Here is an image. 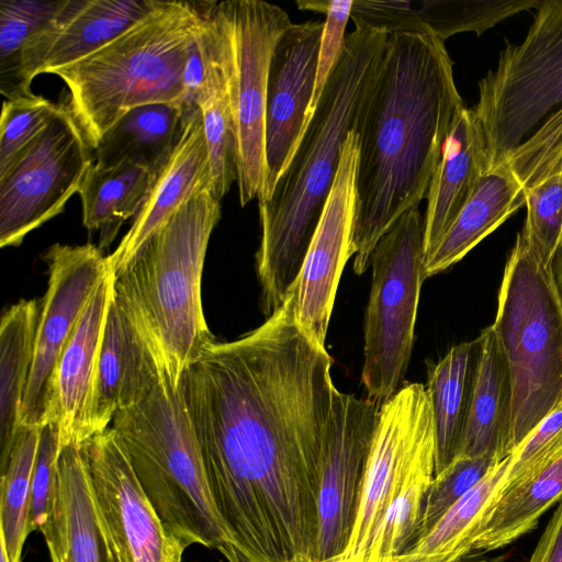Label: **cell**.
<instances>
[{"mask_svg": "<svg viewBox=\"0 0 562 562\" xmlns=\"http://www.w3.org/2000/svg\"><path fill=\"white\" fill-rule=\"evenodd\" d=\"M293 291L256 329L209 341L179 382L211 495L239 562H316L336 387Z\"/></svg>", "mask_w": 562, "mask_h": 562, "instance_id": "1", "label": "cell"}, {"mask_svg": "<svg viewBox=\"0 0 562 562\" xmlns=\"http://www.w3.org/2000/svg\"><path fill=\"white\" fill-rule=\"evenodd\" d=\"M463 104L443 41L429 33L389 34L381 72L356 130L357 202L349 245L355 273L370 268L380 238L427 198Z\"/></svg>", "mask_w": 562, "mask_h": 562, "instance_id": "2", "label": "cell"}, {"mask_svg": "<svg viewBox=\"0 0 562 562\" xmlns=\"http://www.w3.org/2000/svg\"><path fill=\"white\" fill-rule=\"evenodd\" d=\"M389 34L356 27L271 195L258 200L256 270L266 317L288 299L331 190L341 147L357 130L382 69Z\"/></svg>", "mask_w": 562, "mask_h": 562, "instance_id": "3", "label": "cell"}, {"mask_svg": "<svg viewBox=\"0 0 562 562\" xmlns=\"http://www.w3.org/2000/svg\"><path fill=\"white\" fill-rule=\"evenodd\" d=\"M220 218L221 200L206 184L115 276L116 303L177 387L189 363L215 338L205 322L201 282Z\"/></svg>", "mask_w": 562, "mask_h": 562, "instance_id": "4", "label": "cell"}, {"mask_svg": "<svg viewBox=\"0 0 562 562\" xmlns=\"http://www.w3.org/2000/svg\"><path fill=\"white\" fill-rule=\"evenodd\" d=\"M201 20L202 2L156 0L116 37L53 72L65 82V103L93 150L134 108L186 105L183 72Z\"/></svg>", "mask_w": 562, "mask_h": 562, "instance_id": "5", "label": "cell"}, {"mask_svg": "<svg viewBox=\"0 0 562 562\" xmlns=\"http://www.w3.org/2000/svg\"><path fill=\"white\" fill-rule=\"evenodd\" d=\"M111 425L169 532L186 548L201 544L239 562L211 495L179 387L165 375L145 401L117 412Z\"/></svg>", "mask_w": 562, "mask_h": 562, "instance_id": "6", "label": "cell"}, {"mask_svg": "<svg viewBox=\"0 0 562 562\" xmlns=\"http://www.w3.org/2000/svg\"><path fill=\"white\" fill-rule=\"evenodd\" d=\"M491 326L512 379L515 452L562 400V297L552 267L520 233L505 265Z\"/></svg>", "mask_w": 562, "mask_h": 562, "instance_id": "7", "label": "cell"}, {"mask_svg": "<svg viewBox=\"0 0 562 562\" xmlns=\"http://www.w3.org/2000/svg\"><path fill=\"white\" fill-rule=\"evenodd\" d=\"M562 105V0H544L522 42L507 44L479 81L473 109L485 138L488 169L510 155Z\"/></svg>", "mask_w": 562, "mask_h": 562, "instance_id": "8", "label": "cell"}, {"mask_svg": "<svg viewBox=\"0 0 562 562\" xmlns=\"http://www.w3.org/2000/svg\"><path fill=\"white\" fill-rule=\"evenodd\" d=\"M424 216L412 206L378 241L371 259L364 315L361 382L383 404L403 385L408 369L422 283Z\"/></svg>", "mask_w": 562, "mask_h": 562, "instance_id": "9", "label": "cell"}, {"mask_svg": "<svg viewBox=\"0 0 562 562\" xmlns=\"http://www.w3.org/2000/svg\"><path fill=\"white\" fill-rule=\"evenodd\" d=\"M236 144L240 206L263 195L267 87L271 57L291 26L288 12L260 0L216 1Z\"/></svg>", "mask_w": 562, "mask_h": 562, "instance_id": "10", "label": "cell"}, {"mask_svg": "<svg viewBox=\"0 0 562 562\" xmlns=\"http://www.w3.org/2000/svg\"><path fill=\"white\" fill-rule=\"evenodd\" d=\"M94 160L66 103L0 171V246L16 247L65 209Z\"/></svg>", "mask_w": 562, "mask_h": 562, "instance_id": "11", "label": "cell"}, {"mask_svg": "<svg viewBox=\"0 0 562 562\" xmlns=\"http://www.w3.org/2000/svg\"><path fill=\"white\" fill-rule=\"evenodd\" d=\"M435 464L430 397L423 383L403 385L379 412L359 508L345 552L333 562H364L373 533L407 482Z\"/></svg>", "mask_w": 562, "mask_h": 562, "instance_id": "12", "label": "cell"}, {"mask_svg": "<svg viewBox=\"0 0 562 562\" xmlns=\"http://www.w3.org/2000/svg\"><path fill=\"white\" fill-rule=\"evenodd\" d=\"M44 260L48 284L20 413V425L37 428L55 422V379L60 357L91 295L110 270L102 250L91 243H56L47 249Z\"/></svg>", "mask_w": 562, "mask_h": 562, "instance_id": "13", "label": "cell"}, {"mask_svg": "<svg viewBox=\"0 0 562 562\" xmlns=\"http://www.w3.org/2000/svg\"><path fill=\"white\" fill-rule=\"evenodd\" d=\"M80 450L119 562H182L186 546L162 522L116 431L109 427Z\"/></svg>", "mask_w": 562, "mask_h": 562, "instance_id": "14", "label": "cell"}, {"mask_svg": "<svg viewBox=\"0 0 562 562\" xmlns=\"http://www.w3.org/2000/svg\"><path fill=\"white\" fill-rule=\"evenodd\" d=\"M381 405L335 392L318 496L316 562L335 561L348 546Z\"/></svg>", "mask_w": 562, "mask_h": 562, "instance_id": "15", "label": "cell"}, {"mask_svg": "<svg viewBox=\"0 0 562 562\" xmlns=\"http://www.w3.org/2000/svg\"><path fill=\"white\" fill-rule=\"evenodd\" d=\"M358 157L359 138L351 131L342 144L331 190L292 289L297 323L321 346H325L340 274L350 258Z\"/></svg>", "mask_w": 562, "mask_h": 562, "instance_id": "16", "label": "cell"}, {"mask_svg": "<svg viewBox=\"0 0 562 562\" xmlns=\"http://www.w3.org/2000/svg\"><path fill=\"white\" fill-rule=\"evenodd\" d=\"M324 21L291 26L279 38L271 57L266 103L265 149L268 199L291 160L304 132L315 88Z\"/></svg>", "mask_w": 562, "mask_h": 562, "instance_id": "17", "label": "cell"}, {"mask_svg": "<svg viewBox=\"0 0 562 562\" xmlns=\"http://www.w3.org/2000/svg\"><path fill=\"white\" fill-rule=\"evenodd\" d=\"M211 184L207 144L201 112L189 108L181 133L169 154L150 171L147 191L113 252L109 269L122 272L177 211L202 187Z\"/></svg>", "mask_w": 562, "mask_h": 562, "instance_id": "18", "label": "cell"}, {"mask_svg": "<svg viewBox=\"0 0 562 562\" xmlns=\"http://www.w3.org/2000/svg\"><path fill=\"white\" fill-rule=\"evenodd\" d=\"M156 0H61L55 15L26 42L21 77L31 90L41 74L76 63L93 53L155 5Z\"/></svg>", "mask_w": 562, "mask_h": 562, "instance_id": "19", "label": "cell"}, {"mask_svg": "<svg viewBox=\"0 0 562 562\" xmlns=\"http://www.w3.org/2000/svg\"><path fill=\"white\" fill-rule=\"evenodd\" d=\"M115 274L109 270L91 295L64 352L55 379V423L60 449L82 446L99 434L95 385Z\"/></svg>", "mask_w": 562, "mask_h": 562, "instance_id": "20", "label": "cell"}, {"mask_svg": "<svg viewBox=\"0 0 562 562\" xmlns=\"http://www.w3.org/2000/svg\"><path fill=\"white\" fill-rule=\"evenodd\" d=\"M41 532L50 562H119L80 446L60 449L53 510Z\"/></svg>", "mask_w": 562, "mask_h": 562, "instance_id": "21", "label": "cell"}, {"mask_svg": "<svg viewBox=\"0 0 562 562\" xmlns=\"http://www.w3.org/2000/svg\"><path fill=\"white\" fill-rule=\"evenodd\" d=\"M487 170L481 124L473 109L463 104L456 114L427 192L424 261L435 250Z\"/></svg>", "mask_w": 562, "mask_h": 562, "instance_id": "22", "label": "cell"}, {"mask_svg": "<svg viewBox=\"0 0 562 562\" xmlns=\"http://www.w3.org/2000/svg\"><path fill=\"white\" fill-rule=\"evenodd\" d=\"M165 375L113 295L97 372L95 418L99 434L109 428L117 412L145 401Z\"/></svg>", "mask_w": 562, "mask_h": 562, "instance_id": "23", "label": "cell"}, {"mask_svg": "<svg viewBox=\"0 0 562 562\" xmlns=\"http://www.w3.org/2000/svg\"><path fill=\"white\" fill-rule=\"evenodd\" d=\"M477 338V368L458 457L483 456L503 460L514 452L509 368L492 326L483 329Z\"/></svg>", "mask_w": 562, "mask_h": 562, "instance_id": "24", "label": "cell"}, {"mask_svg": "<svg viewBox=\"0 0 562 562\" xmlns=\"http://www.w3.org/2000/svg\"><path fill=\"white\" fill-rule=\"evenodd\" d=\"M525 203L524 187L509 165L505 161L490 168L435 250L423 262V280L460 261Z\"/></svg>", "mask_w": 562, "mask_h": 562, "instance_id": "25", "label": "cell"}, {"mask_svg": "<svg viewBox=\"0 0 562 562\" xmlns=\"http://www.w3.org/2000/svg\"><path fill=\"white\" fill-rule=\"evenodd\" d=\"M215 3L202 1L205 76L196 105L207 144L211 188L222 200L236 181V144Z\"/></svg>", "mask_w": 562, "mask_h": 562, "instance_id": "26", "label": "cell"}, {"mask_svg": "<svg viewBox=\"0 0 562 562\" xmlns=\"http://www.w3.org/2000/svg\"><path fill=\"white\" fill-rule=\"evenodd\" d=\"M480 341L452 346L427 370L435 441V475L448 468L459 456L476 374Z\"/></svg>", "mask_w": 562, "mask_h": 562, "instance_id": "27", "label": "cell"}, {"mask_svg": "<svg viewBox=\"0 0 562 562\" xmlns=\"http://www.w3.org/2000/svg\"><path fill=\"white\" fill-rule=\"evenodd\" d=\"M562 499V454L527 479L503 490L484 516L473 552L504 548L538 525Z\"/></svg>", "mask_w": 562, "mask_h": 562, "instance_id": "28", "label": "cell"}, {"mask_svg": "<svg viewBox=\"0 0 562 562\" xmlns=\"http://www.w3.org/2000/svg\"><path fill=\"white\" fill-rule=\"evenodd\" d=\"M513 460L499 461L395 562H461L473 553L484 516L498 495Z\"/></svg>", "mask_w": 562, "mask_h": 562, "instance_id": "29", "label": "cell"}, {"mask_svg": "<svg viewBox=\"0 0 562 562\" xmlns=\"http://www.w3.org/2000/svg\"><path fill=\"white\" fill-rule=\"evenodd\" d=\"M188 109L173 103L132 109L101 138L93 150L94 162L130 161L151 171L178 140Z\"/></svg>", "mask_w": 562, "mask_h": 562, "instance_id": "30", "label": "cell"}, {"mask_svg": "<svg viewBox=\"0 0 562 562\" xmlns=\"http://www.w3.org/2000/svg\"><path fill=\"white\" fill-rule=\"evenodd\" d=\"M41 307L35 300L10 306L0 323V448L3 460L20 427V413L34 359Z\"/></svg>", "mask_w": 562, "mask_h": 562, "instance_id": "31", "label": "cell"}, {"mask_svg": "<svg viewBox=\"0 0 562 562\" xmlns=\"http://www.w3.org/2000/svg\"><path fill=\"white\" fill-rule=\"evenodd\" d=\"M150 170L130 161L92 162L80 184L82 223L100 232L99 248L109 247L124 222L137 213L147 191Z\"/></svg>", "mask_w": 562, "mask_h": 562, "instance_id": "32", "label": "cell"}, {"mask_svg": "<svg viewBox=\"0 0 562 562\" xmlns=\"http://www.w3.org/2000/svg\"><path fill=\"white\" fill-rule=\"evenodd\" d=\"M41 429L20 425L8 456L1 460L0 535L10 562H21L29 536L32 480Z\"/></svg>", "mask_w": 562, "mask_h": 562, "instance_id": "33", "label": "cell"}, {"mask_svg": "<svg viewBox=\"0 0 562 562\" xmlns=\"http://www.w3.org/2000/svg\"><path fill=\"white\" fill-rule=\"evenodd\" d=\"M61 0L0 1V90L7 99L31 93L22 82L21 60L26 42L57 12Z\"/></svg>", "mask_w": 562, "mask_h": 562, "instance_id": "34", "label": "cell"}, {"mask_svg": "<svg viewBox=\"0 0 562 562\" xmlns=\"http://www.w3.org/2000/svg\"><path fill=\"white\" fill-rule=\"evenodd\" d=\"M525 198L527 214L519 233L543 265L552 267L562 248V168L528 186Z\"/></svg>", "mask_w": 562, "mask_h": 562, "instance_id": "35", "label": "cell"}, {"mask_svg": "<svg viewBox=\"0 0 562 562\" xmlns=\"http://www.w3.org/2000/svg\"><path fill=\"white\" fill-rule=\"evenodd\" d=\"M499 461L502 460L483 456L458 457L448 468L435 475L425 497L416 541L477 485Z\"/></svg>", "mask_w": 562, "mask_h": 562, "instance_id": "36", "label": "cell"}, {"mask_svg": "<svg viewBox=\"0 0 562 562\" xmlns=\"http://www.w3.org/2000/svg\"><path fill=\"white\" fill-rule=\"evenodd\" d=\"M59 103L33 92L3 101L0 120V171L47 125Z\"/></svg>", "mask_w": 562, "mask_h": 562, "instance_id": "37", "label": "cell"}, {"mask_svg": "<svg viewBox=\"0 0 562 562\" xmlns=\"http://www.w3.org/2000/svg\"><path fill=\"white\" fill-rule=\"evenodd\" d=\"M300 10L325 15L314 93L307 120L313 113L326 82L340 60L346 42V26L350 19L353 0H296ZM307 122V121H306Z\"/></svg>", "mask_w": 562, "mask_h": 562, "instance_id": "38", "label": "cell"}, {"mask_svg": "<svg viewBox=\"0 0 562 562\" xmlns=\"http://www.w3.org/2000/svg\"><path fill=\"white\" fill-rule=\"evenodd\" d=\"M561 454L562 400L513 452V460L499 493L535 474Z\"/></svg>", "mask_w": 562, "mask_h": 562, "instance_id": "39", "label": "cell"}, {"mask_svg": "<svg viewBox=\"0 0 562 562\" xmlns=\"http://www.w3.org/2000/svg\"><path fill=\"white\" fill-rule=\"evenodd\" d=\"M59 452V431L57 424L54 422L41 429L32 480L31 508L27 522L29 535L35 530L41 532L52 514Z\"/></svg>", "mask_w": 562, "mask_h": 562, "instance_id": "40", "label": "cell"}, {"mask_svg": "<svg viewBox=\"0 0 562 562\" xmlns=\"http://www.w3.org/2000/svg\"><path fill=\"white\" fill-rule=\"evenodd\" d=\"M510 161L522 177H538L562 168V105L516 148Z\"/></svg>", "mask_w": 562, "mask_h": 562, "instance_id": "41", "label": "cell"}, {"mask_svg": "<svg viewBox=\"0 0 562 562\" xmlns=\"http://www.w3.org/2000/svg\"><path fill=\"white\" fill-rule=\"evenodd\" d=\"M529 562H562V499L542 532Z\"/></svg>", "mask_w": 562, "mask_h": 562, "instance_id": "42", "label": "cell"}, {"mask_svg": "<svg viewBox=\"0 0 562 562\" xmlns=\"http://www.w3.org/2000/svg\"><path fill=\"white\" fill-rule=\"evenodd\" d=\"M552 271L554 273L560 294L562 297V248L559 250V252L555 255L553 262H552Z\"/></svg>", "mask_w": 562, "mask_h": 562, "instance_id": "43", "label": "cell"}, {"mask_svg": "<svg viewBox=\"0 0 562 562\" xmlns=\"http://www.w3.org/2000/svg\"><path fill=\"white\" fill-rule=\"evenodd\" d=\"M0 562H10L9 558H8V554H7V549H5L4 540H3V537L1 535H0Z\"/></svg>", "mask_w": 562, "mask_h": 562, "instance_id": "44", "label": "cell"}]
</instances>
